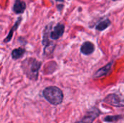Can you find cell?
<instances>
[{
	"instance_id": "cell-9",
	"label": "cell",
	"mask_w": 124,
	"mask_h": 123,
	"mask_svg": "<svg viewBox=\"0 0 124 123\" xmlns=\"http://www.w3.org/2000/svg\"><path fill=\"white\" fill-rule=\"evenodd\" d=\"M21 20H22V17H18V19L17 20V21L15 22V25H13V27L12 28V29L10 30V31H9V33H8V35H7V36L5 38V39L4 40V43H7V42H9V41H10V40L12 39V36H13V33L17 30V28H18V26H19V25L20 24V22H21Z\"/></svg>"
},
{
	"instance_id": "cell-11",
	"label": "cell",
	"mask_w": 124,
	"mask_h": 123,
	"mask_svg": "<svg viewBox=\"0 0 124 123\" xmlns=\"http://www.w3.org/2000/svg\"><path fill=\"white\" fill-rule=\"evenodd\" d=\"M25 50L23 48H17L12 51V57L13 59H18L22 57L25 53Z\"/></svg>"
},
{
	"instance_id": "cell-10",
	"label": "cell",
	"mask_w": 124,
	"mask_h": 123,
	"mask_svg": "<svg viewBox=\"0 0 124 123\" xmlns=\"http://www.w3.org/2000/svg\"><path fill=\"white\" fill-rule=\"evenodd\" d=\"M111 25V22L110 21L109 19H106L105 20H102L97 25H96V29L99 31H102L108 28L110 25Z\"/></svg>"
},
{
	"instance_id": "cell-5",
	"label": "cell",
	"mask_w": 124,
	"mask_h": 123,
	"mask_svg": "<svg viewBox=\"0 0 124 123\" xmlns=\"http://www.w3.org/2000/svg\"><path fill=\"white\" fill-rule=\"evenodd\" d=\"M64 31H65V25L62 23H58L54 27L53 30L50 32L49 36L53 40H57L62 36Z\"/></svg>"
},
{
	"instance_id": "cell-14",
	"label": "cell",
	"mask_w": 124,
	"mask_h": 123,
	"mask_svg": "<svg viewBox=\"0 0 124 123\" xmlns=\"http://www.w3.org/2000/svg\"><path fill=\"white\" fill-rule=\"evenodd\" d=\"M115 1H116V0H115Z\"/></svg>"
},
{
	"instance_id": "cell-8",
	"label": "cell",
	"mask_w": 124,
	"mask_h": 123,
	"mask_svg": "<svg viewBox=\"0 0 124 123\" xmlns=\"http://www.w3.org/2000/svg\"><path fill=\"white\" fill-rule=\"evenodd\" d=\"M25 7H26V4L24 1L15 0L13 5V11L16 14H21L25 11Z\"/></svg>"
},
{
	"instance_id": "cell-2",
	"label": "cell",
	"mask_w": 124,
	"mask_h": 123,
	"mask_svg": "<svg viewBox=\"0 0 124 123\" xmlns=\"http://www.w3.org/2000/svg\"><path fill=\"white\" fill-rule=\"evenodd\" d=\"M43 96L51 104L57 106L60 104L63 100L62 91L56 86H49L43 91Z\"/></svg>"
},
{
	"instance_id": "cell-7",
	"label": "cell",
	"mask_w": 124,
	"mask_h": 123,
	"mask_svg": "<svg viewBox=\"0 0 124 123\" xmlns=\"http://www.w3.org/2000/svg\"><path fill=\"white\" fill-rule=\"evenodd\" d=\"M94 49H95L94 45L90 41L84 42L81 47V53L85 55H89V54H92L94 51Z\"/></svg>"
},
{
	"instance_id": "cell-13",
	"label": "cell",
	"mask_w": 124,
	"mask_h": 123,
	"mask_svg": "<svg viewBox=\"0 0 124 123\" xmlns=\"http://www.w3.org/2000/svg\"><path fill=\"white\" fill-rule=\"evenodd\" d=\"M55 1H60V2H62V1H64V0H55Z\"/></svg>"
},
{
	"instance_id": "cell-1",
	"label": "cell",
	"mask_w": 124,
	"mask_h": 123,
	"mask_svg": "<svg viewBox=\"0 0 124 123\" xmlns=\"http://www.w3.org/2000/svg\"><path fill=\"white\" fill-rule=\"evenodd\" d=\"M41 62L34 58H28L23 61L21 67L24 74L31 80H36Z\"/></svg>"
},
{
	"instance_id": "cell-4",
	"label": "cell",
	"mask_w": 124,
	"mask_h": 123,
	"mask_svg": "<svg viewBox=\"0 0 124 123\" xmlns=\"http://www.w3.org/2000/svg\"><path fill=\"white\" fill-rule=\"evenodd\" d=\"M104 102L117 107H124V101L122 98H121L118 95L114 94L107 96V97H105V99H104Z\"/></svg>"
},
{
	"instance_id": "cell-3",
	"label": "cell",
	"mask_w": 124,
	"mask_h": 123,
	"mask_svg": "<svg viewBox=\"0 0 124 123\" xmlns=\"http://www.w3.org/2000/svg\"><path fill=\"white\" fill-rule=\"evenodd\" d=\"M100 114L101 112L97 108H92L90 110L87 112L86 115L81 119V120L77 122L76 123H92Z\"/></svg>"
},
{
	"instance_id": "cell-12",
	"label": "cell",
	"mask_w": 124,
	"mask_h": 123,
	"mask_svg": "<svg viewBox=\"0 0 124 123\" xmlns=\"http://www.w3.org/2000/svg\"><path fill=\"white\" fill-rule=\"evenodd\" d=\"M123 117L122 115H116V116H107L104 120L105 122H109V123H112V122H118L119 120H122Z\"/></svg>"
},
{
	"instance_id": "cell-6",
	"label": "cell",
	"mask_w": 124,
	"mask_h": 123,
	"mask_svg": "<svg viewBox=\"0 0 124 123\" xmlns=\"http://www.w3.org/2000/svg\"><path fill=\"white\" fill-rule=\"evenodd\" d=\"M112 65H113V62L108 63V65H106L104 66L103 67L99 69V70L94 74V78H101V77H103V76L107 75L111 71Z\"/></svg>"
}]
</instances>
